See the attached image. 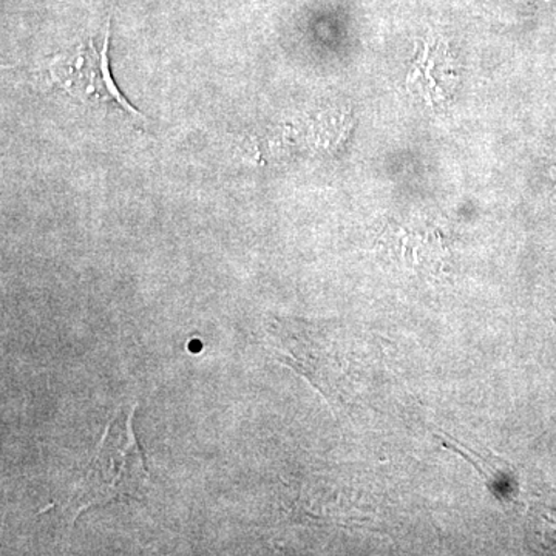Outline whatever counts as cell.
Instances as JSON below:
<instances>
[{"mask_svg": "<svg viewBox=\"0 0 556 556\" xmlns=\"http://www.w3.org/2000/svg\"><path fill=\"white\" fill-rule=\"evenodd\" d=\"M110 24L101 39H90L73 50L56 54L47 72L54 87L90 105L110 110L130 121H144L113 83L109 65Z\"/></svg>", "mask_w": 556, "mask_h": 556, "instance_id": "obj_2", "label": "cell"}, {"mask_svg": "<svg viewBox=\"0 0 556 556\" xmlns=\"http://www.w3.org/2000/svg\"><path fill=\"white\" fill-rule=\"evenodd\" d=\"M135 407L109 424L97 455L80 481L78 511L141 497L149 481L144 452L134 430Z\"/></svg>", "mask_w": 556, "mask_h": 556, "instance_id": "obj_1", "label": "cell"}]
</instances>
